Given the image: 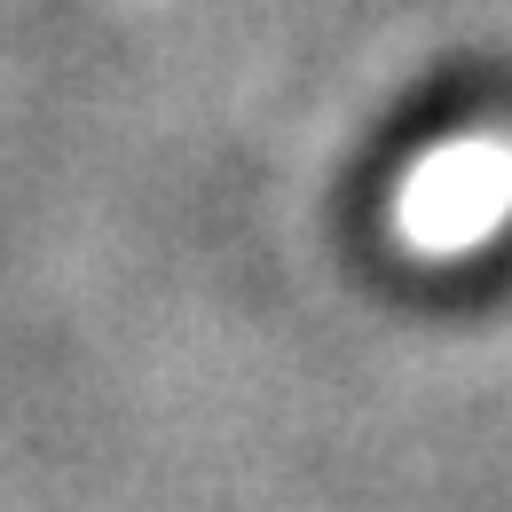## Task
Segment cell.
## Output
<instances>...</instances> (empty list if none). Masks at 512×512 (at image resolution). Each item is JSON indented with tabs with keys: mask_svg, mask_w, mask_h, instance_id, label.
I'll return each instance as SVG.
<instances>
[{
	"mask_svg": "<svg viewBox=\"0 0 512 512\" xmlns=\"http://www.w3.org/2000/svg\"><path fill=\"white\" fill-rule=\"evenodd\" d=\"M505 213H512V142H497V134L449 142L402 182V237L418 253H473L505 229Z\"/></svg>",
	"mask_w": 512,
	"mask_h": 512,
	"instance_id": "obj_1",
	"label": "cell"
}]
</instances>
